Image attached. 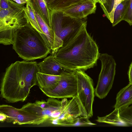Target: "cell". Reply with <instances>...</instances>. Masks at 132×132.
I'll return each mask as SVG.
<instances>
[{"instance_id":"cell-29","label":"cell","mask_w":132,"mask_h":132,"mask_svg":"<svg viewBox=\"0 0 132 132\" xmlns=\"http://www.w3.org/2000/svg\"></svg>"},{"instance_id":"cell-13","label":"cell","mask_w":132,"mask_h":132,"mask_svg":"<svg viewBox=\"0 0 132 132\" xmlns=\"http://www.w3.org/2000/svg\"><path fill=\"white\" fill-rule=\"evenodd\" d=\"M38 64L39 72L45 74L60 76L67 72L71 71L61 65L55 60L53 55L46 57Z\"/></svg>"},{"instance_id":"cell-20","label":"cell","mask_w":132,"mask_h":132,"mask_svg":"<svg viewBox=\"0 0 132 132\" xmlns=\"http://www.w3.org/2000/svg\"><path fill=\"white\" fill-rule=\"evenodd\" d=\"M126 0H106L100 6L105 15L112 23L113 15L117 6L122 2Z\"/></svg>"},{"instance_id":"cell-8","label":"cell","mask_w":132,"mask_h":132,"mask_svg":"<svg viewBox=\"0 0 132 132\" xmlns=\"http://www.w3.org/2000/svg\"><path fill=\"white\" fill-rule=\"evenodd\" d=\"M49 97L47 100V106L42 108L33 103L28 102L21 108L39 117L43 123L48 120H51L59 117L64 110L68 100L64 98L61 101Z\"/></svg>"},{"instance_id":"cell-4","label":"cell","mask_w":132,"mask_h":132,"mask_svg":"<svg viewBox=\"0 0 132 132\" xmlns=\"http://www.w3.org/2000/svg\"><path fill=\"white\" fill-rule=\"evenodd\" d=\"M25 6L16 4L8 9L0 8V43L13 44L16 32L28 22L24 8Z\"/></svg>"},{"instance_id":"cell-23","label":"cell","mask_w":132,"mask_h":132,"mask_svg":"<svg viewBox=\"0 0 132 132\" xmlns=\"http://www.w3.org/2000/svg\"><path fill=\"white\" fill-rule=\"evenodd\" d=\"M123 20L126 21L130 26L132 25V0H130L129 5Z\"/></svg>"},{"instance_id":"cell-10","label":"cell","mask_w":132,"mask_h":132,"mask_svg":"<svg viewBox=\"0 0 132 132\" xmlns=\"http://www.w3.org/2000/svg\"><path fill=\"white\" fill-rule=\"evenodd\" d=\"M0 112L6 116L7 121L14 124L39 125L43 123L39 117L21 108L18 109L10 105L3 104L0 106Z\"/></svg>"},{"instance_id":"cell-12","label":"cell","mask_w":132,"mask_h":132,"mask_svg":"<svg viewBox=\"0 0 132 132\" xmlns=\"http://www.w3.org/2000/svg\"><path fill=\"white\" fill-rule=\"evenodd\" d=\"M97 3L96 0H84L61 10L72 17L82 19L95 13Z\"/></svg>"},{"instance_id":"cell-26","label":"cell","mask_w":132,"mask_h":132,"mask_svg":"<svg viewBox=\"0 0 132 132\" xmlns=\"http://www.w3.org/2000/svg\"><path fill=\"white\" fill-rule=\"evenodd\" d=\"M18 4L24 5L27 3V0H11Z\"/></svg>"},{"instance_id":"cell-22","label":"cell","mask_w":132,"mask_h":132,"mask_svg":"<svg viewBox=\"0 0 132 132\" xmlns=\"http://www.w3.org/2000/svg\"><path fill=\"white\" fill-rule=\"evenodd\" d=\"M119 117L127 126H132V105L120 110Z\"/></svg>"},{"instance_id":"cell-17","label":"cell","mask_w":132,"mask_h":132,"mask_svg":"<svg viewBox=\"0 0 132 132\" xmlns=\"http://www.w3.org/2000/svg\"><path fill=\"white\" fill-rule=\"evenodd\" d=\"M24 10L25 16L28 22L40 34L49 45L46 36L39 27L33 9L28 2L26 5L25 7L24 8Z\"/></svg>"},{"instance_id":"cell-24","label":"cell","mask_w":132,"mask_h":132,"mask_svg":"<svg viewBox=\"0 0 132 132\" xmlns=\"http://www.w3.org/2000/svg\"><path fill=\"white\" fill-rule=\"evenodd\" d=\"M0 8L8 9L13 7L16 3L11 0H0Z\"/></svg>"},{"instance_id":"cell-27","label":"cell","mask_w":132,"mask_h":132,"mask_svg":"<svg viewBox=\"0 0 132 132\" xmlns=\"http://www.w3.org/2000/svg\"><path fill=\"white\" fill-rule=\"evenodd\" d=\"M6 116L4 113L0 112V121L1 122H3L6 120Z\"/></svg>"},{"instance_id":"cell-2","label":"cell","mask_w":132,"mask_h":132,"mask_svg":"<svg viewBox=\"0 0 132 132\" xmlns=\"http://www.w3.org/2000/svg\"><path fill=\"white\" fill-rule=\"evenodd\" d=\"M39 72L35 61H17L6 69L1 84V96L12 103L24 102L31 88L37 85L36 74Z\"/></svg>"},{"instance_id":"cell-16","label":"cell","mask_w":132,"mask_h":132,"mask_svg":"<svg viewBox=\"0 0 132 132\" xmlns=\"http://www.w3.org/2000/svg\"><path fill=\"white\" fill-rule=\"evenodd\" d=\"M27 1L31 5L34 10L39 15L51 28L50 10L47 6L45 0Z\"/></svg>"},{"instance_id":"cell-15","label":"cell","mask_w":132,"mask_h":132,"mask_svg":"<svg viewBox=\"0 0 132 132\" xmlns=\"http://www.w3.org/2000/svg\"><path fill=\"white\" fill-rule=\"evenodd\" d=\"M37 85L42 92L51 90L58 84L60 76H55L38 72L36 74Z\"/></svg>"},{"instance_id":"cell-1","label":"cell","mask_w":132,"mask_h":132,"mask_svg":"<svg viewBox=\"0 0 132 132\" xmlns=\"http://www.w3.org/2000/svg\"><path fill=\"white\" fill-rule=\"evenodd\" d=\"M86 21L77 31L52 52L54 59L71 71H85L95 66L100 54L98 47L86 29Z\"/></svg>"},{"instance_id":"cell-21","label":"cell","mask_w":132,"mask_h":132,"mask_svg":"<svg viewBox=\"0 0 132 132\" xmlns=\"http://www.w3.org/2000/svg\"><path fill=\"white\" fill-rule=\"evenodd\" d=\"M130 0L124 1L119 4L116 7L114 12L113 22L114 27L122 20L125 15L129 5Z\"/></svg>"},{"instance_id":"cell-3","label":"cell","mask_w":132,"mask_h":132,"mask_svg":"<svg viewBox=\"0 0 132 132\" xmlns=\"http://www.w3.org/2000/svg\"><path fill=\"white\" fill-rule=\"evenodd\" d=\"M12 45L19 56L28 61L45 58L51 50L42 35L28 22L17 30Z\"/></svg>"},{"instance_id":"cell-19","label":"cell","mask_w":132,"mask_h":132,"mask_svg":"<svg viewBox=\"0 0 132 132\" xmlns=\"http://www.w3.org/2000/svg\"><path fill=\"white\" fill-rule=\"evenodd\" d=\"M84 0H45L50 10H61Z\"/></svg>"},{"instance_id":"cell-9","label":"cell","mask_w":132,"mask_h":132,"mask_svg":"<svg viewBox=\"0 0 132 132\" xmlns=\"http://www.w3.org/2000/svg\"><path fill=\"white\" fill-rule=\"evenodd\" d=\"M77 88L75 71H68L61 75L58 83L54 88L42 92L49 97L72 98L77 95Z\"/></svg>"},{"instance_id":"cell-14","label":"cell","mask_w":132,"mask_h":132,"mask_svg":"<svg viewBox=\"0 0 132 132\" xmlns=\"http://www.w3.org/2000/svg\"><path fill=\"white\" fill-rule=\"evenodd\" d=\"M132 103V83L129 84L118 92L113 108L120 110Z\"/></svg>"},{"instance_id":"cell-18","label":"cell","mask_w":132,"mask_h":132,"mask_svg":"<svg viewBox=\"0 0 132 132\" xmlns=\"http://www.w3.org/2000/svg\"><path fill=\"white\" fill-rule=\"evenodd\" d=\"M119 109H115L110 114L103 117H97L96 121L98 122L105 123L117 126H127L119 117Z\"/></svg>"},{"instance_id":"cell-28","label":"cell","mask_w":132,"mask_h":132,"mask_svg":"<svg viewBox=\"0 0 132 132\" xmlns=\"http://www.w3.org/2000/svg\"><path fill=\"white\" fill-rule=\"evenodd\" d=\"M97 3L98 2L100 4H102L104 3L106 0H96Z\"/></svg>"},{"instance_id":"cell-25","label":"cell","mask_w":132,"mask_h":132,"mask_svg":"<svg viewBox=\"0 0 132 132\" xmlns=\"http://www.w3.org/2000/svg\"><path fill=\"white\" fill-rule=\"evenodd\" d=\"M128 74L129 83H132V62L129 66Z\"/></svg>"},{"instance_id":"cell-6","label":"cell","mask_w":132,"mask_h":132,"mask_svg":"<svg viewBox=\"0 0 132 132\" xmlns=\"http://www.w3.org/2000/svg\"><path fill=\"white\" fill-rule=\"evenodd\" d=\"M51 28L63 42L87 21L71 16L61 10H50Z\"/></svg>"},{"instance_id":"cell-5","label":"cell","mask_w":132,"mask_h":132,"mask_svg":"<svg viewBox=\"0 0 132 132\" xmlns=\"http://www.w3.org/2000/svg\"><path fill=\"white\" fill-rule=\"evenodd\" d=\"M75 72L77 82V96L81 106L82 118L88 119L93 116V104L95 95L93 82L84 71Z\"/></svg>"},{"instance_id":"cell-11","label":"cell","mask_w":132,"mask_h":132,"mask_svg":"<svg viewBox=\"0 0 132 132\" xmlns=\"http://www.w3.org/2000/svg\"><path fill=\"white\" fill-rule=\"evenodd\" d=\"M80 118H82V112L76 96L68 101L64 110L59 117L50 121L52 124L55 125L74 126L77 124Z\"/></svg>"},{"instance_id":"cell-7","label":"cell","mask_w":132,"mask_h":132,"mask_svg":"<svg viewBox=\"0 0 132 132\" xmlns=\"http://www.w3.org/2000/svg\"><path fill=\"white\" fill-rule=\"evenodd\" d=\"M101 68L96 86L95 95L100 99L105 98L112 88L116 74V63L113 57L105 53L100 54L99 59Z\"/></svg>"}]
</instances>
